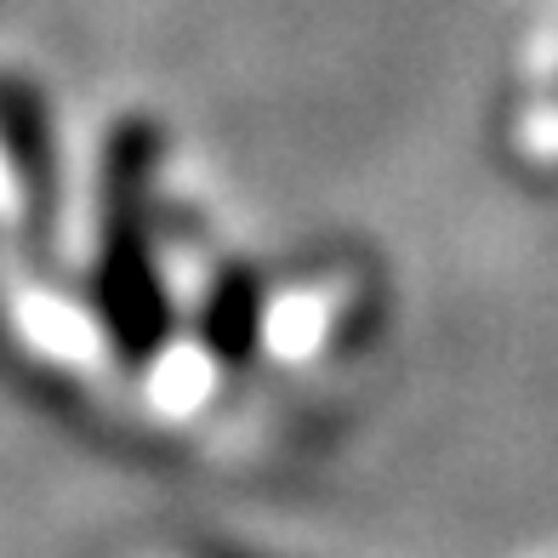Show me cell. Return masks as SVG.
<instances>
[{"label":"cell","mask_w":558,"mask_h":558,"mask_svg":"<svg viewBox=\"0 0 558 558\" xmlns=\"http://www.w3.org/2000/svg\"><path fill=\"white\" fill-rule=\"evenodd\" d=\"M263 286L251 274H222L211 286V302H206V342L222 353V360H240V353H251L263 342Z\"/></svg>","instance_id":"2"},{"label":"cell","mask_w":558,"mask_h":558,"mask_svg":"<svg viewBox=\"0 0 558 558\" xmlns=\"http://www.w3.org/2000/svg\"><path fill=\"white\" fill-rule=\"evenodd\" d=\"M148 143L143 125H125L109 143V171H104V251H97V308L114 348L125 360H148L166 331H171V302L155 274L148 251V217H143V189H148Z\"/></svg>","instance_id":"1"}]
</instances>
